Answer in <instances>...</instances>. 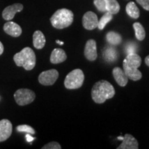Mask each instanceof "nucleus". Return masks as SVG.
Masks as SVG:
<instances>
[{
  "mask_svg": "<svg viewBox=\"0 0 149 149\" xmlns=\"http://www.w3.org/2000/svg\"><path fill=\"white\" fill-rule=\"evenodd\" d=\"M115 94L113 86L107 80H100L95 84L91 91L93 100L97 104H103L113 98Z\"/></svg>",
  "mask_w": 149,
  "mask_h": 149,
  "instance_id": "nucleus-1",
  "label": "nucleus"
},
{
  "mask_svg": "<svg viewBox=\"0 0 149 149\" xmlns=\"http://www.w3.org/2000/svg\"><path fill=\"white\" fill-rule=\"evenodd\" d=\"M141 58L136 53H130L123 61V70L128 79L137 81L142 77V74L138 70L141 66Z\"/></svg>",
  "mask_w": 149,
  "mask_h": 149,
  "instance_id": "nucleus-2",
  "label": "nucleus"
},
{
  "mask_svg": "<svg viewBox=\"0 0 149 149\" xmlns=\"http://www.w3.org/2000/svg\"><path fill=\"white\" fill-rule=\"evenodd\" d=\"M14 61L17 66H22L25 70H31L36 64V56L32 48L26 47L13 57Z\"/></svg>",
  "mask_w": 149,
  "mask_h": 149,
  "instance_id": "nucleus-3",
  "label": "nucleus"
},
{
  "mask_svg": "<svg viewBox=\"0 0 149 149\" xmlns=\"http://www.w3.org/2000/svg\"><path fill=\"white\" fill-rule=\"evenodd\" d=\"M74 15L67 8L57 10L50 19L52 26L57 29H63L70 26L73 22Z\"/></svg>",
  "mask_w": 149,
  "mask_h": 149,
  "instance_id": "nucleus-4",
  "label": "nucleus"
},
{
  "mask_svg": "<svg viewBox=\"0 0 149 149\" xmlns=\"http://www.w3.org/2000/svg\"><path fill=\"white\" fill-rule=\"evenodd\" d=\"M84 81V74L81 69H74L66 75L64 86L67 89L73 90L81 88Z\"/></svg>",
  "mask_w": 149,
  "mask_h": 149,
  "instance_id": "nucleus-5",
  "label": "nucleus"
},
{
  "mask_svg": "<svg viewBox=\"0 0 149 149\" xmlns=\"http://www.w3.org/2000/svg\"><path fill=\"white\" fill-rule=\"evenodd\" d=\"M14 98L18 105L25 106L34 101L35 93L30 89L21 88L15 93Z\"/></svg>",
  "mask_w": 149,
  "mask_h": 149,
  "instance_id": "nucleus-6",
  "label": "nucleus"
},
{
  "mask_svg": "<svg viewBox=\"0 0 149 149\" xmlns=\"http://www.w3.org/2000/svg\"><path fill=\"white\" fill-rule=\"evenodd\" d=\"M59 77V72L55 69H51L42 72L39 75L38 80L41 84L51 86L55 83Z\"/></svg>",
  "mask_w": 149,
  "mask_h": 149,
  "instance_id": "nucleus-7",
  "label": "nucleus"
},
{
  "mask_svg": "<svg viewBox=\"0 0 149 149\" xmlns=\"http://www.w3.org/2000/svg\"><path fill=\"white\" fill-rule=\"evenodd\" d=\"M99 19L97 15L92 11H88L84 15L82 18V24L85 29L88 31L95 29L97 27Z\"/></svg>",
  "mask_w": 149,
  "mask_h": 149,
  "instance_id": "nucleus-8",
  "label": "nucleus"
},
{
  "mask_svg": "<svg viewBox=\"0 0 149 149\" xmlns=\"http://www.w3.org/2000/svg\"><path fill=\"white\" fill-rule=\"evenodd\" d=\"M24 6L22 3H14V4L9 6L6 7L2 12V17L6 21H10L13 19V17L17 13L21 12L23 10Z\"/></svg>",
  "mask_w": 149,
  "mask_h": 149,
  "instance_id": "nucleus-9",
  "label": "nucleus"
},
{
  "mask_svg": "<svg viewBox=\"0 0 149 149\" xmlns=\"http://www.w3.org/2000/svg\"><path fill=\"white\" fill-rule=\"evenodd\" d=\"M13 126L8 120L3 119L0 121V142L6 141L11 135Z\"/></svg>",
  "mask_w": 149,
  "mask_h": 149,
  "instance_id": "nucleus-10",
  "label": "nucleus"
},
{
  "mask_svg": "<svg viewBox=\"0 0 149 149\" xmlns=\"http://www.w3.org/2000/svg\"><path fill=\"white\" fill-rule=\"evenodd\" d=\"M84 55L88 60L95 61L97 57V44L94 40L87 41L84 48Z\"/></svg>",
  "mask_w": 149,
  "mask_h": 149,
  "instance_id": "nucleus-11",
  "label": "nucleus"
},
{
  "mask_svg": "<svg viewBox=\"0 0 149 149\" xmlns=\"http://www.w3.org/2000/svg\"><path fill=\"white\" fill-rule=\"evenodd\" d=\"M122 143L117 147V149H138V141L130 134H126L123 138Z\"/></svg>",
  "mask_w": 149,
  "mask_h": 149,
  "instance_id": "nucleus-12",
  "label": "nucleus"
},
{
  "mask_svg": "<svg viewBox=\"0 0 149 149\" xmlns=\"http://www.w3.org/2000/svg\"><path fill=\"white\" fill-rule=\"evenodd\" d=\"M3 31L6 33L14 37H17L20 36L22 33V28L17 24L13 22L9 21L6 22L3 26Z\"/></svg>",
  "mask_w": 149,
  "mask_h": 149,
  "instance_id": "nucleus-13",
  "label": "nucleus"
},
{
  "mask_svg": "<svg viewBox=\"0 0 149 149\" xmlns=\"http://www.w3.org/2000/svg\"><path fill=\"white\" fill-rule=\"evenodd\" d=\"M113 75L116 82L119 86L122 87H124L127 84L128 78L124 72V70L119 67H115L113 70Z\"/></svg>",
  "mask_w": 149,
  "mask_h": 149,
  "instance_id": "nucleus-14",
  "label": "nucleus"
},
{
  "mask_svg": "<svg viewBox=\"0 0 149 149\" xmlns=\"http://www.w3.org/2000/svg\"><path fill=\"white\" fill-rule=\"evenodd\" d=\"M67 58V55L65 51L61 48H55L51 53L50 61L52 64H57L64 62Z\"/></svg>",
  "mask_w": 149,
  "mask_h": 149,
  "instance_id": "nucleus-15",
  "label": "nucleus"
},
{
  "mask_svg": "<svg viewBox=\"0 0 149 149\" xmlns=\"http://www.w3.org/2000/svg\"><path fill=\"white\" fill-rule=\"evenodd\" d=\"M33 46L37 49H42L46 44V38L40 31H36L33 35Z\"/></svg>",
  "mask_w": 149,
  "mask_h": 149,
  "instance_id": "nucleus-16",
  "label": "nucleus"
},
{
  "mask_svg": "<svg viewBox=\"0 0 149 149\" xmlns=\"http://www.w3.org/2000/svg\"><path fill=\"white\" fill-rule=\"evenodd\" d=\"M104 58L109 62H113L117 60L118 57V53H117L116 49L112 46H107L104 50L103 53Z\"/></svg>",
  "mask_w": 149,
  "mask_h": 149,
  "instance_id": "nucleus-17",
  "label": "nucleus"
},
{
  "mask_svg": "<svg viewBox=\"0 0 149 149\" xmlns=\"http://www.w3.org/2000/svg\"><path fill=\"white\" fill-rule=\"evenodd\" d=\"M106 39L107 42L111 44V45H119L122 42V36L116 32L114 31H110L106 35Z\"/></svg>",
  "mask_w": 149,
  "mask_h": 149,
  "instance_id": "nucleus-18",
  "label": "nucleus"
},
{
  "mask_svg": "<svg viewBox=\"0 0 149 149\" xmlns=\"http://www.w3.org/2000/svg\"><path fill=\"white\" fill-rule=\"evenodd\" d=\"M126 11L128 16H130V17L133 19L139 18V15H140L139 8H137L135 3H134L133 1H130L126 5Z\"/></svg>",
  "mask_w": 149,
  "mask_h": 149,
  "instance_id": "nucleus-19",
  "label": "nucleus"
},
{
  "mask_svg": "<svg viewBox=\"0 0 149 149\" xmlns=\"http://www.w3.org/2000/svg\"><path fill=\"white\" fill-rule=\"evenodd\" d=\"M105 2L107 12L113 15L118 13L120 10V6L117 0H105Z\"/></svg>",
  "mask_w": 149,
  "mask_h": 149,
  "instance_id": "nucleus-20",
  "label": "nucleus"
},
{
  "mask_svg": "<svg viewBox=\"0 0 149 149\" xmlns=\"http://www.w3.org/2000/svg\"><path fill=\"white\" fill-rule=\"evenodd\" d=\"M133 26L134 30H135L136 38L139 41L144 40L145 37H146V32H145L143 26L139 22H135L133 24Z\"/></svg>",
  "mask_w": 149,
  "mask_h": 149,
  "instance_id": "nucleus-21",
  "label": "nucleus"
},
{
  "mask_svg": "<svg viewBox=\"0 0 149 149\" xmlns=\"http://www.w3.org/2000/svg\"><path fill=\"white\" fill-rule=\"evenodd\" d=\"M113 14H111V13L109 12H106L105 14L102 17L101 19L99 20L98 22V25H97V28L100 30H103L104 29V27L106 26V25L109 23V22H111L112 19H113Z\"/></svg>",
  "mask_w": 149,
  "mask_h": 149,
  "instance_id": "nucleus-22",
  "label": "nucleus"
},
{
  "mask_svg": "<svg viewBox=\"0 0 149 149\" xmlns=\"http://www.w3.org/2000/svg\"><path fill=\"white\" fill-rule=\"evenodd\" d=\"M16 130L19 132H25V133H29L31 135H34L35 133V130L34 128L29 125H26V124L17 126Z\"/></svg>",
  "mask_w": 149,
  "mask_h": 149,
  "instance_id": "nucleus-23",
  "label": "nucleus"
},
{
  "mask_svg": "<svg viewBox=\"0 0 149 149\" xmlns=\"http://www.w3.org/2000/svg\"><path fill=\"white\" fill-rule=\"evenodd\" d=\"M94 4L100 12L106 13L107 8H106L105 0H94Z\"/></svg>",
  "mask_w": 149,
  "mask_h": 149,
  "instance_id": "nucleus-24",
  "label": "nucleus"
},
{
  "mask_svg": "<svg viewBox=\"0 0 149 149\" xmlns=\"http://www.w3.org/2000/svg\"><path fill=\"white\" fill-rule=\"evenodd\" d=\"M42 149H61V146L57 141H51L48 143L47 144L44 145L42 148Z\"/></svg>",
  "mask_w": 149,
  "mask_h": 149,
  "instance_id": "nucleus-25",
  "label": "nucleus"
},
{
  "mask_svg": "<svg viewBox=\"0 0 149 149\" xmlns=\"http://www.w3.org/2000/svg\"><path fill=\"white\" fill-rule=\"evenodd\" d=\"M137 51V46L135 43L129 42L126 46V53L127 55L130 53H134Z\"/></svg>",
  "mask_w": 149,
  "mask_h": 149,
  "instance_id": "nucleus-26",
  "label": "nucleus"
},
{
  "mask_svg": "<svg viewBox=\"0 0 149 149\" xmlns=\"http://www.w3.org/2000/svg\"><path fill=\"white\" fill-rule=\"evenodd\" d=\"M136 1L145 10H149V0H136Z\"/></svg>",
  "mask_w": 149,
  "mask_h": 149,
  "instance_id": "nucleus-27",
  "label": "nucleus"
},
{
  "mask_svg": "<svg viewBox=\"0 0 149 149\" xmlns=\"http://www.w3.org/2000/svg\"><path fill=\"white\" fill-rule=\"evenodd\" d=\"M26 140L27 141H29V142H31V141H32L33 140H34L35 139L34 137H31V136L29 135V133H28L27 135H26Z\"/></svg>",
  "mask_w": 149,
  "mask_h": 149,
  "instance_id": "nucleus-28",
  "label": "nucleus"
},
{
  "mask_svg": "<svg viewBox=\"0 0 149 149\" xmlns=\"http://www.w3.org/2000/svg\"><path fill=\"white\" fill-rule=\"evenodd\" d=\"M3 52V46L2 43L0 42V55H2Z\"/></svg>",
  "mask_w": 149,
  "mask_h": 149,
  "instance_id": "nucleus-29",
  "label": "nucleus"
},
{
  "mask_svg": "<svg viewBox=\"0 0 149 149\" xmlns=\"http://www.w3.org/2000/svg\"><path fill=\"white\" fill-rule=\"evenodd\" d=\"M145 63L147 66H149V55L147 56V57L145 58Z\"/></svg>",
  "mask_w": 149,
  "mask_h": 149,
  "instance_id": "nucleus-30",
  "label": "nucleus"
},
{
  "mask_svg": "<svg viewBox=\"0 0 149 149\" xmlns=\"http://www.w3.org/2000/svg\"><path fill=\"white\" fill-rule=\"evenodd\" d=\"M56 42H57V44H60V45H63V44H64V42H60V41H59V40L56 41Z\"/></svg>",
  "mask_w": 149,
  "mask_h": 149,
  "instance_id": "nucleus-31",
  "label": "nucleus"
}]
</instances>
